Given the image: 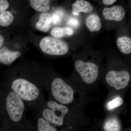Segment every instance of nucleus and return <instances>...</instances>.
I'll use <instances>...</instances> for the list:
<instances>
[{
    "mask_svg": "<svg viewBox=\"0 0 131 131\" xmlns=\"http://www.w3.org/2000/svg\"><path fill=\"white\" fill-rule=\"evenodd\" d=\"M0 119L13 125L27 124L25 103L18 94L7 87L0 92Z\"/></svg>",
    "mask_w": 131,
    "mask_h": 131,
    "instance_id": "nucleus-1",
    "label": "nucleus"
},
{
    "mask_svg": "<svg viewBox=\"0 0 131 131\" xmlns=\"http://www.w3.org/2000/svg\"><path fill=\"white\" fill-rule=\"evenodd\" d=\"M47 86L49 98L69 107L74 102L75 89L61 78H54Z\"/></svg>",
    "mask_w": 131,
    "mask_h": 131,
    "instance_id": "nucleus-2",
    "label": "nucleus"
},
{
    "mask_svg": "<svg viewBox=\"0 0 131 131\" xmlns=\"http://www.w3.org/2000/svg\"><path fill=\"white\" fill-rule=\"evenodd\" d=\"M38 114L54 126H61L64 124L70 113L68 106L59 103L49 98L37 112Z\"/></svg>",
    "mask_w": 131,
    "mask_h": 131,
    "instance_id": "nucleus-3",
    "label": "nucleus"
},
{
    "mask_svg": "<svg viewBox=\"0 0 131 131\" xmlns=\"http://www.w3.org/2000/svg\"><path fill=\"white\" fill-rule=\"evenodd\" d=\"M39 45L44 52L53 56L65 55L69 50V45L66 41L50 36L42 38Z\"/></svg>",
    "mask_w": 131,
    "mask_h": 131,
    "instance_id": "nucleus-4",
    "label": "nucleus"
},
{
    "mask_svg": "<svg viewBox=\"0 0 131 131\" xmlns=\"http://www.w3.org/2000/svg\"><path fill=\"white\" fill-rule=\"evenodd\" d=\"M74 67L84 83L89 85L96 82L99 73V68L96 64L77 60L74 64Z\"/></svg>",
    "mask_w": 131,
    "mask_h": 131,
    "instance_id": "nucleus-5",
    "label": "nucleus"
},
{
    "mask_svg": "<svg viewBox=\"0 0 131 131\" xmlns=\"http://www.w3.org/2000/svg\"><path fill=\"white\" fill-rule=\"evenodd\" d=\"M105 80L108 85L113 89L121 91L129 86L130 75L127 70H111L106 74Z\"/></svg>",
    "mask_w": 131,
    "mask_h": 131,
    "instance_id": "nucleus-6",
    "label": "nucleus"
},
{
    "mask_svg": "<svg viewBox=\"0 0 131 131\" xmlns=\"http://www.w3.org/2000/svg\"><path fill=\"white\" fill-rule=\"evenodd\" d=\"M125 14V10L122 5H115L112 7H105L102 11L103 18L110 21H121Z\"/></svg>",
    "mask_w": 131,
    "mask_h": 131,
    "instance_id": "nucleus-7",
    "label": "nucleus"
},
{
    "mask_svg": "<svg viewBox=\"0 0 131 131\" xmlns=\"http://www.w3.org/2000/svg\"><path fill=\"white\" fill-rule=\"evenodd\" d=\"M9 6L7 1L0 0V25L2 26H8L13 21L14 17L12 13L5 11Z\"/></svg>",
    "mask_w": 131,
    "mask_h": 131,
    "instance_id": "nucleus-8",
    "label": "nucleus"
},
{
    "mask_svg": "<svg viewBox=\"0 0 131 131\" xmlns=\"http://www.w3.org/2000/svg\"><path fill=\"white\" fill-rule=\"evenodd\" d=\"M21 55L18 51H12L6 47L0 50V63L9 65L14 62Z\"/></svg>",
    "mask_w": 131,
    "mask_h": 131,
    "instance_id": "nucleus-9",
    "label": "nucleus"
},
{
    "mask_svg": "<svg viewBox=\"0 0 131 131\" xmlns=\"http://www.w3.org/2000/svg\"><path fill=\"white\" fill-rule=\"evenodd\" d=\"M72 13L75 16H78L81 12L90 13L93 10L90 3L84 0H77L72 5Z\"/></svg>",
    "mask_w": 131,
    "mask_h": 131,
    "instance_id": "nucleus-10",
    "label": "nucleus"
},
{
    "mask_svg": "<svg viewBox=\"0 0 131 131\" xmlns=\"http://www.w3.org/2000/svg\"><path fill=\"white\" fill-rule=\"evenodd\" d=\"M52 23L51 15L47 12L42 13L39 17V20L36 24L38 30L46 32L50 30Z\"/></svg>",
    "mask_w": 131,
    "mask_h": 131,
    "instance_id": "nucleus-11",
    "label": "nucleus"
},
{
    "mask_svg": "<svg viewBox=\"0 0 131 131\" xmlns=\"http://www.w3.org/2000/svg\"><path fill=\"white\" fill-rule=\"evenodd\" d=\"M85 25L91 32L98 31L102 28V24L100 16L96 14H92L86 18Z\"/></svg>",
    "mask_w": 131,
    "mask_h": 131,
    "instance_id": "nucleus-12",
    "label": "nucleus"
},
{
    "mask_svg": "<svg viewBox=\"0 0 131 131\" xmlns=\"http://www.w3.org/2000/svg\"><path fill=\"white\" fill-rule=\"evenodd\" d=\"M117 47L122 53L130 54L131 52V38L127 36L119 37L117 40Z\"/></svg>",
    "mask_w": 131,
    "mask_h": 131,
    "instance_id": "nucleus-13",
    "label": "nucleus"
},
{
    "mask_svg": "<svg viewBox=\"0 0 131 131\" xmlns=\"http://www.w3.org/2000/svg\"><path fill=\"white\" fill-rule=\"evenodd\" d=\"M103 130L105 131H120L121 125L118 119L115 116L108 118L104 123Z\"/></svg>",
    "mask_w": 131,
    "mask_h": 131,
    "instance_id": "nucleus-14",
    "label": "nucleus"
},
{
    "mask_svg": "<svg viewBox=\"0 0 131 131\" xmlns=\"http://www.w3.org/2000/svg\"><path fill=\"white\" fill-rule=\"evenodd\" d=\"M30 2L31 7L38 12L45 13L50 8V1L48 0H31Z\"/></svg>",
    "mask_w": 131,
    "mask_h": 131,
    "instance_id": "nucleus-15",
    "label": "nucleus"
},
{
    "mask_svg": "<svg viewBox=\"0 0 131 131\" xmlns=\"http://www.w3.org/2000/svg\"><path fill=\"white\" fill-rule=\"evenodd\" d=\"M74 33L73 28L69 27H56L53 28L51 31L52 36L57 38H60L66 36H71Z\"/></svg>",
    "mask_w": 131,
    "mask_h": 131,
    "instance_id": "nucleus-16",
    "label": "nucleus"
},
{
    "mask_svg": "<svg viewBox=\"0 0 131 131\" xmlns=\"http://www.w3.org/2000/svg\"><path fill=\"white\" fill-rule=\"evenodd\" d=\"M37 119L38 131H58L53 125L46 120L38 114Z\"/></svg>",
    "mask_w": 131,
    "mask_h": 131,
    "instance_id": "nucleus-17",
    "label": "nucleus"
},
{
    "mask_svg": "<svg viewBox=\"0 0 131 131\" xmlns=\"http://www.w3.org/2000/svg\"><path fill=\"white\" fill-rule=\"evenodd\" d=\"M124 100L120 96H117L109 101L106 104L107 109L108 111H112L118 108L123 105Z\"/></svg>",
    "mask_w": 131,
    "mask_h": 131,
    "instance_id": "nucleus-18",
    "label": "nucleus"
},
{
    "mask_svg": "<svg viewBox=\"0 0 131 131\" xmlns=\"http://www.w3.org/2000/svg\"><path fill=\"white\" fill-rule=\"evenodd\" d=\"M64 13L62 10H58L56 11L52 14V23L54 25H57L61 23L62 20Z\"/></svg>",
    "mask_w": 131,
    "mask_h": 131,
    "instance_id": "nucleus-19",
    "label": "nucleus"
},
{
    "mask_svg": "<svg viewBox=\"0 0 131 131\" xmlns=\"http://www.w3.org/2000/svg\"><path fill=\"white\" fill-rule=\"evenodd\" d=\"M67 23L69 25L74 27H77L79 25V22L78 20L75 18H71L68 20Z\"/></svg>",
    "mask_w": 131,
    "mask_h": 131,
    "instance_id": "nucleus-20",
    "label": "nucleus"
},
{
    "mask_svg": "<svg viewBox=\"0 0 131 131\" xmlns=\"http://www.w3.org/2000/svg\"><path fill=\"white\" fill-rule=\"evenodd\" d=\"M117 1L116 0H103L102 3L105 5H111L114 4Z\"/></svg>",
    "mask_w": 131,
    "mask_h": 131,
    "instance_id": "nucleus-21",
    "label": "nucleus"
},
{
    "mask_svg": "<svg viewBox=\"0 0 131 131\" xmlns=\"http://www.w3.org/2000/svg\"><path fill=\"white\" fill-rule=\"evenodd\" d=\"M4 42V38L3 35H0V48H1L3 45Z\"/></svg>",
    "mask_w": 131,
    "mask_h": 131,
    "instance_id": "nucleus-22",
    "label": "nucleus"
}]
</instances>
